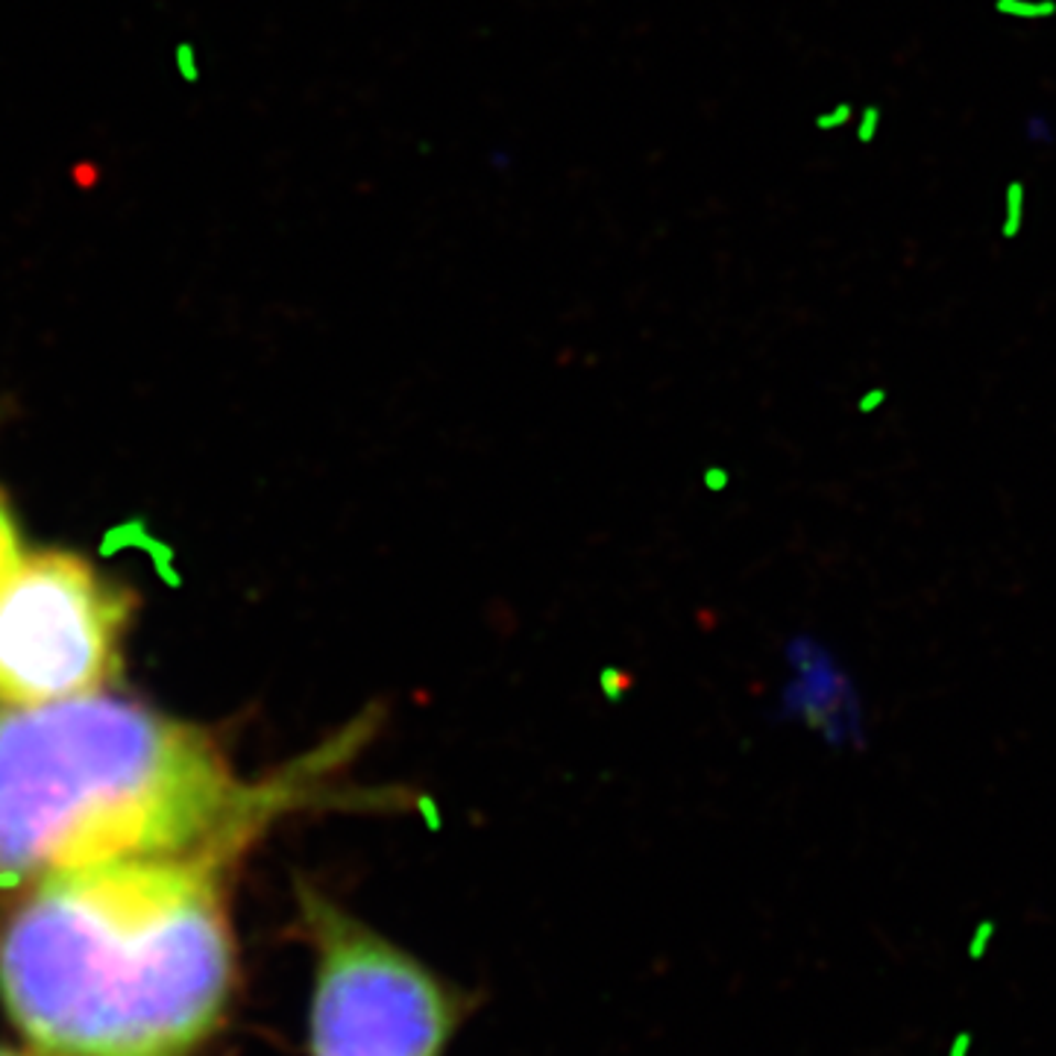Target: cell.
Listing matches in <instances>:
<instances>
[{
    "instance_id": "1",
    "label": "cell",
    "mask_w": 1056,
    "mask_h": 1056,
    "mask_svg": "<svg viewBox=\"0 0 1056 1056\" xmlns=\"http://www.w3.org/2000/svg\"><path fill=\"white\" fill-rule=\"evenodd\" d=\"M236 860H121L26 886L0 918V1001L35 1054H197L236 995Z\"/></svg>"
},
{
    "instance_id": "2",
    "label": "cell",
    "mask_w": 1056,
    "mask_h": 1056,
    "mask_svg": "<svg viewBox=\"0 0 1056 1056\" xmlns=\"http://www.w3.org/2000/svg\"><path fill=\"white\" fill-rule=\"evenodd\" d=\"M297 772L244 784L203 731L112 699L77 696L0 714V890L121 860L238 857L308 802L356 737Z\"/></svg>"
},
{
    "instance_id": "3",
    "label": "cell",
    "mask_w": 1056,
    "mask_h": 1056,
    "mask_svg": "<svg viewBox=\"0 0 1056 1056\" xmlns=\"http://www.w3.org/2000/svg\"><path fill=\"white\" fill-rule=\"evenodd\" d=\"M312 948L308 1056H446L470 995L375 927L297 883Z\"/></svg>"
},
{
    "instance_id": "4",
    "label": "cell",
    "mask_w": 1056,
    "mask_h": 1056,
    "mask_svg": "<svg viewBox=\"0 0 1056 1056\" xmlns=\"http://www.w3.org/2000/svg\"><path fill=\"white\" fill-rule=\"evenodd\" d=\"M127 599L68 552L21 558L0 587V705L95 693L115 673Z\"/></svg>"
},
{
    "instance_id": "5",
    "label": "cell",
    "mask_w": 1056,
    "mask_h": 1056,
    "mask_svg": "<svg viewBox=\"0 0 1056 1056\" xmlns=\"http://www.w3.org/2000/svg\"><path fill=\"white\" fill-rule=\"evenodd\" d=\"M21 564V546H18V532L9 514L7 502L0 497V587L7 585V578L15 573Z\"/></svg>"
},
{
    "instance_id": "6",
    "label": "cell",
    "mask_w": 1056,
    "mask_h": 1056,
    "mask_svg": "<svg viewBox=\"0 0 1056 1056\" xmlns=\"http://www.w3.org/2000/svg\"><path fill=\"white\" fill-rule=\"evenodd\" d=\"M998 945V922L995 918H980L975 922L962 943V954L969 962H987Z\"/></svg>"
},
{
    "instance_id": "7",
    "label": "cell",
    "mask_w": 1056,
    "mask_h": 1056,
    "mask_svg": "<svg viewBox=\"0 0 1056 1056\" xmlns=\"http://www.w3.org/2000/svg\"><path fill=\"white\" fill-rule=\"evenodd\" d=\"M0 1056H21V1054H15V1050H9V1048H0Z\"/></svg>"
}]
</instances>
